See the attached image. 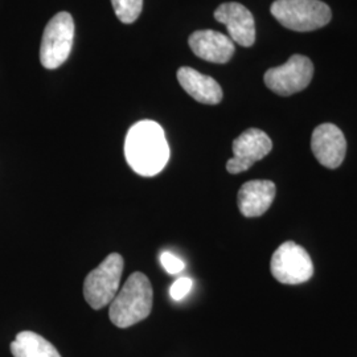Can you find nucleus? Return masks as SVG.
<instances>
[{
  "instance_id": "nucleus-7",
  "label": "nucleus",
  "mask_w": 357,
  "mask_h": 357,
  "mask_svg": "<svg viewBox=\"0 0 357 357\" xmlns=\"http://www.w3.org/2000/svg\"><path fill=\"white\" fill-rule=\"evenodd\" d=\"M314 76V64L303 54H293L287 63L271 68L265 73L268 89L281 97H289L306 89Z\"/></svg>"
},
{
  "instance_id": "nucleus-4",
  "label": "nucleus",
  "mask_w": 357,
  "mask_h": 357,
  "mask_svg": "<svg viewBox=\"0 0 357 357\" xmlns=\"http://www.w3.org/2000/svg\"><path fill=\"white\" fill-rule=\"evenodd\" d=\"M123 258L118 253L107 255L98 268L90 271L84 283V296L91 308L109 306L119 291Z\"/></svg>"
},
{
  "instance_id": "nucleus-13",
  "label": "nucleus",
  "mask_w": 357,
  "mask_h": 357,
  "mask_svg": "<svg viewBox=\"0 0 357 357\" xmlns=\"http://www.w3.org/2000/svg\"><path fill=\"white\" fill-rule=\"evenodd\" d=\"M178 84L193 100L204 105H217L222 101V89L215 78L183 66L178 70Z\"/></svg>"
},
{
  "instance_id": "nucleus-3",
  "label": "nucleus",
  "mask_w": 357,
  "mask_h": 357,
  "mask_svg": "<svg viewBox=\"0 0 357 357\" xmlns=\"http://www.w3.org/2000/svg\"><path fill=\"white\" fill-rule=\"evenodd\" d=\"M270 13L280 24L295 32L319 29L332 19L330 6L320 0H275Z\"/></svg>"
},
{
  "instance_id": "nucleus-11",
  "label": "nucleus",
  "mask_w": 357,
  "mask_h": 357,
  "mask_svg": "<svg viewBox=\"0 0 357 357\" xmlns=\"http://www.w3.org/2000/svg\"><path fill=\"white\" fill-rule=\"evenodd\" d=\"M188 44L199 59L215 64H227L236 52L231 38L212 29L193 32Z\"/></svg>"
},
{
  "instance_id": "nucleus-9",
  "label": "nucleus",
  "mask_w": 357,
  "mask_h": 357,
  "mask_svg": "<svg viewBox=\"0 0 357 357\" xmlns=\"http://www.w3.org/2000/svg\"><path fill=\"white\" fill-rule=\"evenodd\" d=\"M311 150L321 166L330 169L342 166L347 153L343 131L332 123L319 125L312 132Z\"/></svg>"
},
{
  "instance_id": "nucleus-17",
  "label": "nucleus",
  "mask_w": 357,
  "mask_h": 357,
  "mask_svg": "<svg viewBox=\"0 0 357 357\" xmlns=\"http://www.w3.org/2000/svg\"><path fill=\"white\" fill-rule=\"evenodd\" d=\"M160 262H162V266L165 268L168 274H178L181 273L184 268H185V264L176 257V255L169 253V252H165L160 255Z\"/></svg>"
},
{
  "instance_id": "nucleus-12",
  "label": "nucleus",
  "mask_w": 357,
  "mask_h": 357,
  "mask_svg": "<svg viewBox=\"0 0 357 357\" xmlns=\"http://www.w3.org/2000/svg\"><path fill=\"white\" fill-rule=\"evenodd\" d=\"M275 184L270 180H252L238 191V209L245 217H259L268 212L275 199Z\"/></svg>"
},
{
  "instance_id": "nucleus-6",
  "label": "nucleus",
  "mask_w": 357,
  "mask_h": 357,
  "mask_svg": "<svg viewBox=\"0 0 357 357\" xmlns=\"http://www.w3.org/2000/svg\"><path fill=\"white\" fill-rule=\"evenodd\" d=\"M273 277L283 284H301L314 274V264L305 248L293 241L282 243L270 262Z\"/></svg>"
},
{
  "instance_id": "nucleus-14",
  "label": "nucleus",
  "mask_w": 357,
  "mask_h": 357,
  "mask_svg": "<svg viewBox=\"0 0 357 357\" xmlns=\"http://www.w3.org/2000/svg\"><path fill=\"white\" fill-rule=\"evenodd\" d=\"M13 357H61L56 347L36 332L17 333L11 343Z\"/></svg>"
},
{
  "instance_id": "nucleus-10",
  "label": "nucleus",
  "mask_w": 357,
  "mask_h": 357,
  "mask_svg": "<svg viewBox=\"0 0 357 357\" xmlns=\"http://www.w3.org/2000/svg\"><path fill=\"white\" fill-rule=\"evenodd\" d=\"M215 19L228 28L233 43H237L246 48L255 44V17L241 3H222L215 11Z\"/></svg>"
},
{
  "instance_id": "nucleus-8",
  "label": "nucleus",
  "mask_w": 357,
  "mask_h": 357,
  "mask_svg": "<svg viewBox=\"0 0 357 357\" xmlns=\"http://www.w3.org/2000/svg\"><path fill=\"white\" fill-rule=\"evenodd\" d=\"M273 149V142L268 134L259 128H248L233 142V158L228 160L227 169L231 175L248 171L262 160Z\"/></svg>"
},
{
  "instance_id": "nucleus-1",
  "label": "nucleus",
  "mask_w": 357,
  "mask_h": 357,
  "mask_svg": "<svg viewBox=\"0 0 357 357\" xmlns=\"http://www.w3.org/2000/svg\"><path fill=\"white\" fill-rule=\"evenodd\" d=\"M128 166L141 176L160 174L169 160V147L162 126L153 121H141L128 130L125 142Z\"/></svg>"
},
{
  "instance_id": "nucleus-5",
  "label": "nucleus",
  "mask_w": 357,
  "mask_h": 357,
  "mask_svg": "<svg viewBox=\"0 0 357 357\" xmlns=\"http://www.w3.org/2000/svg\"><path fill=\"white\" fill-rule=\"evenodd\" d=\"M75 38V22L69 13H59L44 29L40 61L47 69H57L68 60Z\"/></svg>"
},
{
  "instance_id": "nucleus-16",
  "label": "nucleus",
  "mask_w": 357,
  "mask_h": 357,
  "mask_svg": "<svg viewBox=\"0 0 357 357\" xmlns=\"http://www.w3.org/2000/svg\"><path fill=\"white\" fill-rule=\"evenodd\" d=\"M192 284H193V282H192L191 278H188V277H181V278H178V280H176V281L172 283V286H171V289H169L171 298H172L174 301H181L184 296H187L188 293L191 291Z\"/></svg>"
},
{
  "instance_id": "nucleus-2",
  "label": "nucleus",
  "mask_w": 357,
  "mask_h": 357,
  "mask_svg": "<svg viewBox=\"0 0 357 357\" xmlns=\"http://www.w3.org/2000/svg\"><path fill=\"white\" fill-rule=\"evenodd\" d=\"M151 282L143 273H134L119 289L109 308L112 323L119 328H128L146 319L153 310Z\"/></svg>"
},
{
  "instance_id": "nucleus-15",
  "label": "nucleus",
  "mask_w": 357,
  "mask_h": 357,
  "mask_svg": "<svg viewBox=\"0 0 357 357\" xmlns=\"http://www.w3.org/2000/svg\"><path fill=\"white\" fill-rule=\"evenodd\" d=\"M116 17L123 24H132L138 20L143 10V0H112Z\"/></svg>"
}]
</instances>
